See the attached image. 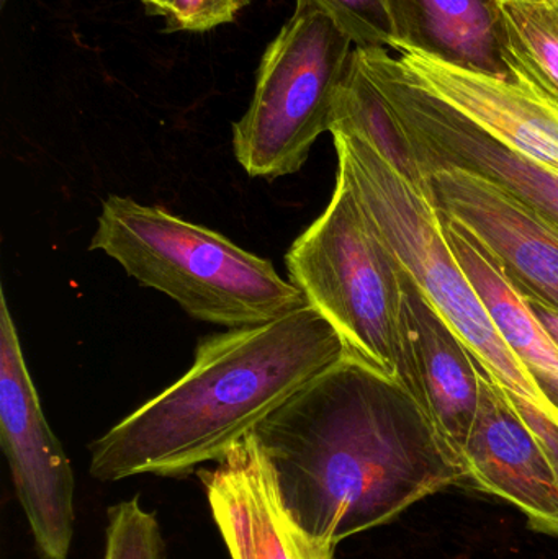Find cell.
<instances>
[{
	"label": "cell",
	"mask_w": 558,
	"mask_h": 559,
	"mask_svg": "<svg viewBox=\"0 0 558 559\" xmlns=\"http://www.w3.org/2000/svg\"><path fill=\"white\" fill-rule=\"evenodd\" d=\"M254 433L288 511L334 548L468 481L412 394L349 358L265 417Z\"/></svg>",
	"instance_id": "6da1fadb"
},
{
	"label": "cell",
	"mask_w": 558,
	"mask_h": 559,
	"mask_svg": "<svg viewBox=\"0 0 558 559\" xmlns=\"http://www.w3.org/2000/svg\"><path fill=\"white\" fill-rule=\"evenodd\" d=\"M344 358L340 335L310 305L209 335L179 380L88 445V472L102 483L192 475Z\"/></svg>",
	"instance_id": "7a4b0ae2"
},
{
	"label": "cell",
	"mask_w": 558,
	"mask_h": 559,
	"mask_svg": "<svg viewBox=\"0 0 558 559\" xmlns=\"http://www.w3.org/2000/svg\"><path fill=\"white\" fill-rule=\"evenodd\" d=\"M91 251L104 252L140 285L173 298L190 318L226 329L264 324L308 305L268 259L127 197L102 203Z\"/></svg>",
	"instance_id": "3957f363"
},
{
	"label": "cell",
	"mask_w": 558,
	"mask_h": 559,
	"mask_svg": "<svg viewBox=\"0 0 558 559\" xmlns=\"http://www.w3.org/2000/svg\"><path fill=\"white\" fill-rule=\"evenodd\" d=\"M331 134L337 169L349 180L373 228L403 271L431 299L482 367L504 390L558 417L526 368L498 334L480 296L452 254L431 193L403 176L357 134L337 130Z\"/></svg>",
	"instance_id": "277c9868"
},
{
	"label": "cell",
	"mask_w": 558,
	"mask_h": 559,
	"mask_svg": "<svg viewBox=\"0 0 558 559\" xmlns=\"http://www.w3.org/2000/svg\"><path fill=\"white\" fill-rule=\"evenodd\" d=\"M290 282L340 335L346 358L399 381L403 271L337 169L324 212L285 255Z\"/></svg>",
	"instance_id": "5b68a950"
},
{
	"label": "cell",
	"mask_w": 558,
	"mask_h": 559,
	"mask_svg": "<svg viewBox=\"0 0 558 559\" xmlns=\"http://www.w3.org/2000/svg\"><path fill=\"white\" fill-rule=\"evenodd\" d=\"M354 43L311 5H297L265 49L248 111L233 124V150L259 179L294 176L331 131Z\"/></svg>",
	"instance_id": "8992f818"
},
{
	"label": "cell",
	"mask_w": 558,
	"mask_h": 559,
	"mask_svg": "<svg viewBox=\"0 0 558 559\" xmlns=\"http://www.w3.org/2000/svg\"><path fill=\"white\" fill-rule=\"evenodd\" d=\"M357 64L408 141L423 177L465 170L497 183L558 229V174L482 130L429 92L389 48H354Z\"/></svg>",
	"instance_id": "52a82bcc"
},
{
	"label": "cell",
	"mask_w": 558,
	"mask_h": 559,
	"mask_svg": "<svg viewBox=\"0 0 558 559\" xmlns=\"http://www.w3.org/2000/svg\"><path fill=\"white\" fill-rule=\"evenodd\" d=\"M0 443L41 559H68L74 537L71 462L43 413L22 342L0 289Z\"/></svg>",
	"instance_id": "ba28073f"
},
{
	"label": "cell",
	"mask_w": 558,
	"mask_h": 559,
	"mask_svg": "<svg viewBox=\"0 0 558 559\" xmlns=\"http://www.w3.org/2000/svg\"><path fill=\"white\" fill-rule=\"evenodd\" d=\"M399 383L465 468V443L480 394L478 360L406 272L400 311Z\"/></svg>",
	"instance_id": "9c48e42d"
},
{
	"label": "cell",
	"mask_w": 558,
	"mask_h": 559,
	"mask_svg": "<svg viewBox=\"0 0 558 559\" xmlns=\"http://www.w3.org/2000/svg\"><path fill=\"white\" fill-rule=\"evenodd\" d=\"M197 476L231 559H334L336 548L317 540L288 511L254 432Z\"/></svg>",
	"instance_id": "30bf717a"
},
{
	"label": "cell",
	"mask_w": 558,
	"mask_h": 559,
	"mask_svg": "<svg viewBox=\"0 0 558 559\" xmlns=\"http://www.w3.org/2000/svg\"><path fill=\"white\" fill-rule=\"evenodd\" d=\"M439 216L464 225L500 265L511 285L558 309V229L497 183L439 169L429 176Z\"/></svg>",
	"instance_id": "8fae6325"
},
{
	"label": "cell",
	"mask_w": 558,
	"mask_h": 559,
	"mask_svg": "<svg viewBox=\"0 0 558 559\" xmlns=\"http://www.w3.org/2000/svg\"><path fill=\"white\" fill-rule=\"evenodd\" d=\"M477 414L464 450L467 486L517 506L533 531L558 537L553 462L508 391L482 367Z\"/></svg>",
	"instance_id": "7c38bea8"
},
{
	"label": "cell",
	"mask_w": 558,
	"mask_h": 559,
	"mask_svg": "<svg viewBox=\"0 0 558 559\" xmlns=\"http://www.w3.org/2000/svg\"><path fill=\"white\" fill-rule=\"evenodd\" d=\"M392 49L429 92L521 156L558 174V108L514 79L459 68L405 45Z\"/></svg>",
	"instance_id": "4fadbf2b"
},
{
	"label": "cell",
	"mask_w": 558,
	"mask_h": 559,
	"mask_svg": "<svg viewBox=\"0 0 558 559\" xmlns=\"http://www.w3.org/2000/svg\"><path fill=\"white\" fill-rule=\"evenodd\" d=\"M392 46L405 45L459 68L511 78L501 48L498 0H389Z\"/></svg>",
	"instance_id": "5bb4252c"
},
{
	"label": "cell",
	"mask_w": 558,
	"mask_h": 559,
	"mask_svg": "<svg viewBox=\"0 0 558 559\" xmlns=\"http://www.w3.org/2000/svg\"><path fill=\"white\" fill-rule=\"evenodd\" d=\"M452 254L480 296L498 334L558 413V347L490 252L455 219L441 216Z\"/></svg>",
	"instance_id": "9a60e30c"
},
{
	"label": "cell",
	"mask_w": 558,
	"mask_h": 559,
	"mask_svg": "<svg viewBox=\"0 0 558 559\" xmlns=\"http://www.w3.org/2000/svg\"><path fill=\"white\" fill-rule=\"evenodd\" d=\"M498 9L511 78L558 108V0H498Z\"/></svg>",
	"instance_id": "2e32d148"
},
{
	"label": "cell",
	"mask_w": 558,
	"mask_h": 559,
	"mask_svg": "<svg viewBox=\"0 0 558 559\" xmlns=\"http://www.w3.org/2000/svg\"><path fill=\"white\" fill-rule=\"evenodd\" d=\"M336 130L363 138L403 176L431 193L429 182L423 177L405 134L366 72L357 64L354 51L334 104L331 131Z\"/></svg>",
	"instance_id": "e0dca14e"
},
{
	"label": "cell",
	"mask_w": 558,
	"mask_h": 559,
	"mask_svg": "<svg viewBox=\"0 0 558 559\" xmlns=\"http://www.w3.org/2000/svg\"><path fill=\"white\" fill-rule=\"evenodd\" d=\"M104 559H166L159 521L138 496L108 508Z\"/></svg>",
	"instance_id": "ac0fdd59"
},
{
	"label": "cell",
	"mask_w": 558,
	"mask_h": 559,
	"mask_svg": "<svg viewBox=\"0 0 558 559\" xmlns=\"http://www.w3.org/2000/svg\"><path fill=\"white\" fill-rule=\"evenodd\" d=\"M297 5H311L330 16L356 48L390 49L395 38L389 0H297Z\"/></svg>",
	"instance_id": "d6986e66"
},
{
	"label": "cell",
	"mask_w": 558,
	"mask_h": 559,
	"mask_svg": "<svg viewBox=\"0 0 558 559\" xmlns=\"http://www.w3.org/2000/svg\"><path fill=\"white\" fill-rule=\"evenodd\" d=\"M251 0H170L164 32L203 33L235 22Z\"/></svg>",
	"instance_id": "ffe728a7"
},
{
	"label": "cell",
	"mask_w": 558,
	"mask_h": 559,
	"mask_svg": "<svg viewBox=\"0 0 558 559\" xmlns=\"http://www.w3.org/2000/svg\"><path fill=\"white\" fill-rule=\"evenodd\" d=\"M508 394H510L518 413L524 417V420L530 424L531 429L536 432V436L543 442L558 479V417L550 416L546 411L539 409L536 404L511 393V391H508Z\"/></svg>",
	"instance_id": "44dd1931"
},
{
	"label": "cell",
	"mask_w": 558,
	"mask_h": 559,
	"mask_svg": "<svg viewBox=\"0 0 558 559\" xmlns=\"http://www.w3.org/2000/svg\"><path fill=\"white\" fill-rule=\"evenodd\" d=\"M523 299L534 318L543 325L544 331L558 347V309L541 299L533 298V296H523Z\"/></svg>",
	"instance_id": "7402d4cb"
},
{
	"label": "cell",
	"mask_w": 558,
	"mask_h": 559,
	"mask_svg": "<svg viewBox=\"0 0 558 559\" xmlns=\"http://www.w3.org/2000/svg\"><path fill=\"white\" fill-rule=\"evenodd\" d=\"M150 15L166 16L169 12L170 0H141Z\"/></svg>",
	"instance_id": "603a6c76"
},
{
	"label": "cell",
	"mask_w": 558,
	"mask_h": 559,
	"mask_svg": "<svg viewBox=\"0 0 558 559\" xmlns=\"http://www.w3.org/2000/svg\"><path fill=\"white\" fill-rule=\"evenodd\" d=\"M7 2H9V0H0V3H2V5H5Z\"/></svg>",
	"instance_id": "cb8c5ba5"
}]
</instances>
